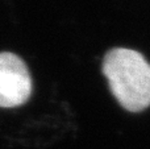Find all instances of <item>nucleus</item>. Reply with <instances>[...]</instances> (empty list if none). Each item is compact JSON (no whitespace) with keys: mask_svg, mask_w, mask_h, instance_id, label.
<instances>
[{"mask_svg":"<svg viewBox=\"0 0 150 149\" xmlns=\"http://www.w3.org/2000/svg\"><path fill=\"white\" fill-rule=\"evenodd\" d=\"M101 70L121 107L141 112L150 106V63L141 53L127 48L111 49L104 55Z\"/></svg>","mask_w":150,"mask_h":149,"instance_id":"nucleus-1","label":"nucleus"},{"mask_svg":"<svg viewBox=\"0 0 150 149\" xmlns=\"http://www.w3.org/2000/svg\"><path fill=\"white\" fill-rule=\"evenodd\" d=\"M30 94L32 78L25 62L13 53H0V107L23 106Z\"/></svg>","mask_w":150,"mask_h":149,"instance_id":"nucleus-2","label":"nucleus"}]
</instances>
